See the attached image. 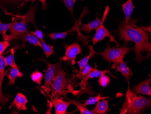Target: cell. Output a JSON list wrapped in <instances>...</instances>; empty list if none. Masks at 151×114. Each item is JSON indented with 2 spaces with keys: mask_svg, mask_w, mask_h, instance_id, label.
<instances>
[{
  "mask_svg": "<svg viewBox=\"0 0 151 114\" xmlns=\"http://www.w3.org/2000/svg\"><path fill=\"white\" fill-rule=\"evenodd\" d=\"M88 13H89V11H88V7H86L84 8L83 10L80 15L79 17L77 20V21H76L75 23L71 29L68 31H65V32L51 33L49 34L47 36L52 40L64 39V38H66L67 36L70 32H76L78 33L77 36L79 38L80 41H81L82 43H86L87 40L90 38V36H86L82 35L81 33L80 30V26L81 20L82 18H83L86 16L88 14Z\"/></svg>",
  "mask_w": 151,
  "mask_h": 114,
  "instance_id": "obj_6",
  "label": "cell"
},
{
  "mask_svg": "<svg viewBox=\"0 0 151 114\" xmlns=\"http://www.w3.org/2000/svg\"><path fill=\"white\" fill-rule=\"evenodd\" d=\"M132 50V48L127 46L126 43H124L122 47L114 46L111 48L110 44L107 43L106 49L103 52L97 53V54L109 64L111 62L115 63L123 59L124 56Z\"/></svg>",
  "mask_w": 151,
  "mask_h": 114,
  "instance_id": "obj_5",
  "label": "cell"
},
{
  "mask_svg": "<svg viewBox=\"0 0 151 114\" xmlns=\"http://www.w3.org/2000/svg\"><path fill=\"white\" fill-rule=\"evenodd\" d=\"M67 73L62 69V68L58 70L56 76L51 87L52 96L56 98L66 97L69 93L78 95L81 91H74L73 90V83L72 78L67 77ZM75 95V94H74Z\"/></svg>",
  "mask_w": 151,
  "mask_h": 114,
  "instance_id": "obj_3",
  "label": "cell"
},
{
  "mask_svg": "<svg viewBox=\"0 0 151 114\" xmlns=\"http://www.w3.org/2000/svg\"><path fill=\"white\" fill-rule=\"evenodd\" d=\"M9 72L7 70L6 72V75L9 80L8 86L11 85H15L16 79L19 77H22L23 76V73L20 72L18 68H12L9 70Z\"/></svg>",
  "mask_w": 151,
  "mask_h": 114,
  "instance_id": "obj_17",
  "label": "cell"
},
{
  "mask_svg": "<svg viewBox=\"0 0 151 114\" xmlns=\"http://www.w3.org/2000/svg\"><path fill=\"white\" fill-rule=\"evenodd\" d=\"M47 65L45 73V82L44 85L41 87V88L43 89L47 95L50 98L52 96L50 95V91H51V87L52 85V82L54 78L55 77L57 71L58 69L62 68V62L61 60L58 61L56 63L52 64L44 60Z\"/></svg>",
  "mask_w": 151,
  "mask_h": 114,
  "instance_id": "obj_7",
  "label": "cell"
},
{
  "mask_svg": "<svg viewBox=\"0 0 151 114\" xmlns=\"http://www.w3.org/2000/svg\"><path fill=\"white\" fill-rule=\"evenodd\" d=\"M4 1H6V2H15L22 1V0H4ZM25 1H26V0H25Z\"/></svg>",
  "mask_w": 151,
  "mask_h": 114,
  "instance_id": "obj_34",
  "label": "cell"
},
{
  "mask_svg": "<svg viewBox=\"0 0 151 114\" xmlns=\"http://www.w3.org/2000/svg\"><path fill=\"white\" fill-rule=\"evenodd\" d=\"M40 41L42 45V48L45 53L46 57H49L51 55L54 53V51L53 50V47L51 45L47 44L44 39L41 40Z\"/></svg>",
  "mask_w": 151,
  "mask_h": 114,
  "instance_id": "obj_24",
  "label": "cell"
},
{
  "mask_svg": "<svg viewBox=\"0 0 151 114\" xmlns=\"http://www.w3.org/2000/svg\"><path fill=\"white\" fill-rule=\"evenodd\" d=\"M6 67L4 57L2 55H0V105H3L7 100L2 91V82L6 75L5 71Z\"/></svg>",
  "mask_w": 151,
  "mask_h": 114,
  "instance_id": "obj_15",
  "label": "cell"
},
{
  "mask_svg": "<svg viewBox=\"0 0 151 114\" xmlns=\"http://www.w3.org/2000/svg\"><path fill=\"white\" fill-rule=\"evenodd\" d=\"M52 105L55 110L56 114H67V110L68 107L72 103L71 102H67L64 101L60 98L52 97L51 98Z\"/></svg>",
  "mask_w": 151,
  "mask_h": 114,
  "instance_id": "obj_12",
  "label": "cell"
},
{
  "mask_svg": "<svg viewBox=\"0 0 151 114\" xmlns=\"http://www.w3.org/2000/svg\"><path fill=\"white\" fill-rule=\"evenodd\" d=\"M96 68H91V66L89 65L88 64H87L85 66L83 70H82V71H81L80 74L78 76H76V77L78 78L79 79L81 80V78H82V77H83L85 76L88 74V73L96 69Z\"/></svg>",
  "mask_w": 151,
  "mask_h": 114,
  "instance_id": "obj_28",
  "label": "cell"
},
{
  "mask_svg": "<svg viewBox=\"0 0 151 114\" xmlns=\"http://www.w3.org/2000/svg\"><path fill=\"white\" fill-rule=\"evenodd\" d=\"M109 82H110V78L109 76L105 75L99 77V79L98 81V83L102 87H106L107 86L109 85Z\"/></svg>",
  "mask_w": 151,
  "mask_h": 114,
  "instance_id": "obj_27",
  "label": "cell"
},
{
  "mask_svg": "<svg viewBox=\"0 0 151 114\" xmlns=\"http://www.w3.org/2000/svg\"><path fill=\"white\" fill-rule=\"evenodd\" d=\"M15 50L14 48L11 49V53L9 56L4 57L6 66H11V68H18L17 64L15 62Z\"/></svg>",
  "mask_w": 151,
  "mask_h": 114,
  "instance_id": "obj_22",
  "label": "cell"
},
{
  "mask_svg": "<svg viewBox=\"0 0 151 114\" xmlns=\"http://www.w3.org/2000/svg\"><path fill=\"white\" fill-rule=\"evenodd\" d=\"M17 38L21 39L24 42H28L29 44L34 45L35 46H40L41 48H42V45L40 39L36 36L31 34V33L29 32H27L24 33L19 36Z\"/></svg>",
  "mask_w": 151,
  "mask_h": 114,
  "instance_id": "obj_16",
  "label": "cell"
},
{
  "mask_svg": "<svg viewBox=\"0 0 151 114\" xmlns=\"http://www.w3.org/2000/svg\"><path fill=\"white\" fill-rule=\"evenodd\" d=\"M71 102L74 105L77 106V110H76V111L79 110L80 111L81 114H94L91 110H89L86 107H83V106L80 105L78 103V100L73 99V100H71Z\"/></svg>",
  "mask_w": 151,
  "mask_h": 114,
  "instance_id": "obj_25",
  "label": "cell"
},
{
  "mask_svg": "<svg viewBox=\"0 0 151 114\" xmlns=\"http://www.w3.org/2000/svg\"><path fill=\"white\" fill-rule=\"evenodd\" d=\"M96 105L91 111L94 114H105L109 110L108 101L105 99L99 100L96 103Z\"/></svg>",
  "mask_w": 151,
  "mask_h": 114,
  "instance_id": "obj_21",
  "label": "cell"
},
{
  "mask_svg": "<svg viewBox=\"0 0 151 114\" xmlns=\"http://www.w3.org/2000/svg\"><path fill=\"white\" fill-rule=\"evenodd\" d=\"M119 39L124 43L129 41L134 42V51L136 54L134 61L141 63L143 60L148 59L151 55V42L148 33L142 27H139L131 23H122L119 26Z\"/></svg>",
  "mask_w": 151,
  "mask_h": 114,
  "instance_id": "obj_1",
  "label": "cell"
},
{
  "mask_svg": "<svg viewBox=\"0 0 151 114\" xmlns=\"http://www.w3.org/2000/svg\"><path fill=\"white\" fill-rule=\"evenodd\" d=\"M31 78L34 82L38 85H41V81L43 78V73L40 71L36 70L31 73Z\"/></svg>",
  "mask_w": 151,
  "mask_h": 114,
  "instance_id": "obj_26",
  "label": "cell"
},
{
  "mask_svg": "<svg viewBox=\"0 0 151 114\" xmlns=\"http://www.w3.org/2000/svg\"><path fill=\"white\" fill-rule=\"evenodd\" d=\"M40 1L41 2V4H42V9L44 11H45L47 9V6L46 4V0H31V1H31V2L33 3V2H35V1Z\"/></svg>",
  "mask_w": 151,
  "mask_h": 114,
  "instance_id": "obj_33",
  "label": "cell"
},
{
  "mask_svg": "<svg viewBox=\"0 0 151 114\" xmlns=\"http://www.w3.org/2000/svg\"><path fill=\"white\" fill-rule=\"evenodd\" d=\"M151 81V77L148 79L141 81L138 85L134 86L132 88V90L136 94H141L143 95H147L151 96V89L149 83Z\"/></svg>",
  "mask_w": 151,
  "mask_h": 114,
  "instance_id": "obj_13",
  "label": "cell"
},
{
  "mask_svg": "<svg viewBox=\"0 0 151 114\" xmlns=\"http://www.w3.org/2000/svg\"><path fill=\"white\" fill-rule=\"evenodd\" d=\"M109 97H101V95L99 94L98 96L94 97H90L84 103H81L78 102L79 104L81 106L84 107H86V106L89 105H92L95 104L99 100L101 99H106L109 98Z\"/></svg>",
  "mask_w": 151,
  "mask_h": 114,
  "instance_id": "obj_23",
  "label": "cell"
},
{
  "mask_svg": "<svg viewBox=\"0 0 151 114\" xmlns=\"http://www.w3.org/2000/svg\"><path fill=\"white\" fill-rule=\"evenodd\" d=\"M87 46H88V48H89V50H90L89 54H88V56L87 57L82 58V59H81L80 61H78V64L79 66L80 70L79 73L76 75V76H78L80 74L85 66L87 64H88L89 59L92 58L95 54H97V52L93 49V46H92L88 45V44H87Z\"/></svg>",
  "mask_w": 151,
  "mask_h": 114,
  "instance_id": "obj_20",
  "label": "cell"
},
{
  "mask_svg": "<svg viewBox=\"0 0 151 114\" xmlns=\"http://www.w3.org/2000/svg\"><path fill=\"white\" fill-rule=\"evenodd\" d=\"M28 102L27 98L22 93H18L16 97L12 102L11 107H15L17 110L19 111L20 110H27L28 108L26 107V104Z\"/></svg>",
  "mask_w": 151,
  "mask_h": 114,
  "instance_id": "obj_14",
  "label": "cell"
},
{
  "mask_svg": "<svg viewBox=\"0 0 151 114\" xmlns=\"http://www.w3.org/2000/svg\"><path fill=\"white\" fill-rule=\"evenodd\" d=\"M65 7L68 9L71 14L73 16V7L76 0H62Z\"/></svg>",
  "mask_w": 151,
  "mask_h": 114,
  "instance_id": "obj_29",
  "label": "cell"
},
{
  "mask_svg": "<svg viewBox=\"0 0 151 114\" xmlns=\"http://www.w3.org/2000/svg\"><path fill=\"white\" fill-rule=\"evenodd\" d=\"M106 73L109 74L112 77L114 78H116V77L113 76L110 73L109 70H99L96 68L93 71L88 73V74L82 77L81 79V82L79 84V85L81 87V89H84L87 86V81L89 79L100 77L106 74Z\"/></svg>",
  "mask_w": 151,
  "mask_h": 114,
  "instance_id": "obj_10",
  "label": "cell"
},
{
  "mask_svg": "<svg viewBox=\"0 0 151 114\" xmlns=\"http://www.w3.org/2000/svg\"><path fill=\"white\" fill-rule=\"evenodd\" d=\"M63 46L65 48V54L64 56L61 58V60L71 63L73 65H74L76 63V58L81 53L80 45L78 42H74L71 45L64 44Z\"/></svg>",
  "mask_w": 151,
  "mask_h": 114,
  "instance_id": "obj_9",
  "label": "cell"
},
{
  "mask_svg": "<svg viewBox=\"0 0 151 114\" xmlns=\"http://www.w3.org/2000/svg\"><path fill=\"white\" fill-rule=\"evenodd\" d=\"M109 11V7L107 6L104 12V14L103 15L102 19L101 20V25L96 29V34L94 37L91 39V41L93 42V45H95L96 43L100 42L104 40L106 37H108L110 38L111 42H115L116 44L117 47L119 46L118 43L114 39V36L112 35L109 30L104 26V23L105 20L108 14Z\"/></svg>",
  "mask_w": 151,
  "mask_h": 114,
  "instance_id": "obj_8",
  "label": "cell"
},
{
  "mask_svg": "<svg viewBox=\"0 0 151 114\" xmlns=\"http://www.w3.org/2000/svg\"><path fill=\"white\" fill-rule=\"evenodd\" d=\"M30 33H31V34L36 36L37 38H39L40 41L44 40V38H43L44 35H43V32L41 30L37 29L35 31H30Z\"/></svg>",
  "mask_w": 151,
  "mask_h": 114,
  "instance_id": "obj_32",
  "label": "cell"
},
{
  "mask_svg": "<svg viewBox=\"0 0 151 114\" xmlns=\"http://www.w3.org/2000/svg\"><path fill=\"white\" fill-rule=\"evenodd\" d=\"M37 9L36 5L32 6L28 12L22 16V21L20 22H15L12 23L10 28V36L12 39L17 38L19 36L24 33L28 32L27 28L28 24L32 23L35 25L34 18L35 16V12Z\"/></svg>",
  "mask_w": 151,
  "mask_h": 114,
  "instance_id": "obj_4",
  "label": "cell"
},
{
  "mask_svg": "<svg viewBox=\"0 0 151 114\" xmlns=\"http://www.w3.org/2000/svg\"><path fill=\"white\" fill-rule=\"evenodd\" d=\"M9 46L10 43L8 41L3 40V41H0V55H2Z\"/></svg>",
  "mask_w": 151,
  "mask_h": 114,
  "instance_id": "obj_31",
  "label": "cell"
},
{
  "mask_svg": "<svg viewBox=\"0 0 151 114\" xmlns=\"http://www.w3.org/2000/svg\"><path fill=\"white\" fill-rule=\"evenodd\" d=\"M150 105V99L143 96H137L131 91L128 85L126 99L120 109V114H141Z\"/></svg>",
  "mask_w": 151,
  "mask_h": 114,
  "instance_id": "obj_2",
  "label": "cell"
},
{
  "mask_svg": "<svg viewBox=\"0 0 151 114\" xmlns=\"http://www.w3.org/2000/svg\"><path fill=\"white\" fill-rule=\"evenodd\" d=\"M135 7L133 5L132 0H127V1L122 5V10L124 12L125 17V21L123 23H129L131 15Z\"/></svg>",
  "mask_w": 151,
  "mask_h": 114,
  "instance_id": "obj_18",
  "label": "cell"
},
{
  "mask_svg": "<svg viewBox=\"0 0 151 114\" xmlns=\"http://www.w3.org/2000/svg\"><path fill=\"white\" fill-rule=\"evenodd\" d=\"M12 24V23H10L4 24L0 22V34L2 36L6 34V32L8 30L10 29Z\"/></svg>",
  "mask_w": 151,
  "mask_h": 114,
  "instance_id": "obj_30",
  "label": "cell"
},
{
  "mask_svg": "<svg viewBox=\"0 0 151 114\" xmlns=\"http://www.w3.org/2000/svg\"><path fill=\"white\" fill-rule=\"evenodd\" d=\"M101 20L96 17V19L93 21L88 23L84 24L80 26V30L83 31L86 34L91 33V30L96 29L98 26L101 25Z\"/></svg>",
  "mask_w": 151,
  "mask_h": 114,
  "instance_id": "obj_19",
  "label": "cell"
},
{
  "mask_svg": "<svg viewBox=\"0 0 151 114\" xmlns=\"http://www.w3.org/2000/svg\"><path fill=\"white\" fill-rule=\"evenodd\" d=\"M112 68H116V71L120 72L126 79V81L128 82L133 75L131 69L128 67L127 64L124 61L123 59L121 60L116 62L114 63Z\"/></svg>",
  "mask_w": 151,
  "mask_h": 114,
  "instance_id": "obj_11",
  "label": "cell"
}]
</instances>
